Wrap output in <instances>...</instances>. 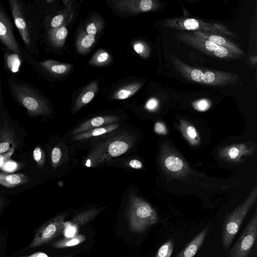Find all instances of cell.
Masks as SVG:
<instances>
[{"instance_id":"1","label":"cell","mask_w":257,"mask_h":257,"mask_svg":"<svg viewBox=\"0 0 257 257\" xmlns=\"http://www.w3.org/2000/svg\"><path fill=\"white\" fill-rule=\"evenodd\" d=\"M135 136L125 132L111 136L97 143L83 160L87 167H96L122 155L133 146Z\"/></svg>"},{"instance_id":"2","label":"cell","mask_w":257,"mask_h":257,"mask_svg":"<svg viewBox=\"0 0 257 257\" xmlns=\"http://www.w3.org/2000/svg\"><path fill=\"white\" fill-rule=\"evenodd\" d=\"M160 163L165 174L185 181L208 187L204 184V175L191 168L183 157L167 143H163L160 152Z\"/></svg>"},{"instance_id":"3","label":"cell","mask_w":257,"mask_h":257,"mask_svg":"<svg viewBox=\"0 0 257 257\" xmlns=\"http://www.w3.org/2000/svg\"><path fill=\"white\" fill-rule=\"evenodd\" d=\"M8 86L13 98L26 108L30 115L48 116L51 114V110L46 99L31 85L10 77Z\"/></svg>"},{"instance_id":"4","label":"cell","mask_w":257,"mask_h":257,"mask_svg":"<svg viewBox=\"0 0 257 257\" xmlns=\"http://www.w3.org/2000/svg\"><path fill=\"white\" fill-rule=\"evenodd\" d=\"M172 62L175 68L188 80L203 85L223 86L236 81L238 76L232 73L216 70H202L188 66L176 57Z\"/></svg>"},{"instance_id":"5","label":"cell","mask_w":257,"mask_h":257,"mask_svg":"<svg viewBox=\"0 0 257 257\" xmlns=\"http://www.w3.org/2000/svg\"><path fill=\"white\" fill-rule=\"evenodd\" d=\"M128 203L127 217L130 228L133 232L142 233L158 222V214L148 202L132 194Z\"/></svg>"},{"instance_id":"6","label":"cell","mask_w":257,"mask_h":257,"mask_svg":"<svg viewBox=\"0 0 257 257\" xmlns=\"http://www.w3.org/2000/svg\"><path fill=\"white\" fill-rule=\"evenodd\" d=\"M256 197L257 187L255 186L243 202L224 218L221 230V240L225 249L230 247L247 212L254 204Z\"/></svg>"},{"instance_id":"7","label":"cell","mask_w":257,"mask_h":257,"mask_svg":"<svg viewBox=\"0 0 257 257\" xmlns=\"http://www.w3.org/2000/svg\"><path fill=\"white\" fill-rule=\"evenodd\" d=\"M168 27L181 30L232 35L225 27L218 24H211L193 18H177L166 21Z\"/></svg>"},{"instance_id":"8","label":"cell","mask_w":257,"mask_h":257,"mask_svg":"<svg viewBox=\"0 0 257 257\" xmlns=\"http://www.w3.org/2000/svg\"><path fill=\"white\" fill-rule=\"evenodd\" d=\"M257 238V213L255 211L241 234L229 252L228 257H247Z\"/></svg>"},{"instance_id":"9","label":"cell","mask_w":257,"mask_h":257,"mask_svg":"<svg viewBox=\"0 0 257 257\" xmlns=\"http://www.w3.org/2000/svg\"><path fill=\"white\" fill-rule=\"evenodd\" d=\"M176 37L181 41L206 53L218 58H233L237 55L226 48L218 46L206 39L200 38L191 33L182 32Z\"/></svg>"},{"instance_id":"10","label":"cell","mask_w":257,"mask_h":257,"mask_svg":"<svg viewBox=\"0 0 257 257\" xmlns=\"http://www.w3.org/2000/svg\"><path fill=\"white\" fill-rule=\"evenodd\" d=\"M64 223L63 215L58 216L47 222L38 231L30 247L40 246L57 236L62 232Z\"/></svg>"},{"instance_id":"11","label":"cell","mask_w":257,"mask_h":257,"mask_svg":"<svg viewBox=\"0 0 257 257\" xmlns=\"http://www.w3.org/2000/svg\"><path fill=\"white\" fill-rule=\"evenodd\" d=\"M0 43L15 54L20 56V47L15 38L11 21L0 4Z\"/></svg>"},{"instance_id":"12","label":"cell","mask_w":257,"mask_h":257,"mask_svg":"<svg viewBox=\"0 0 257 257\" xmlns=\"http://www.w3.org/2000/svg\"><path fill=\"white\" fill-rule=\"evenodd\" d=\"M255 150V146L252 143L234 144L221 149L218 156L226 161L239 163L243 157L253 155Z\"/></svg>"},{"instance_id":"13","label":"cell","mask_w":257,"mask_h":257,"mask_svg":"<svg viewBox=\"0 0 257 257\" xmlns=\"http://www.w3.org/2000/svg\"><path fill=\"white\" fill-rule=\"evenodd\" d=\"M112 5L116 9L128 14H137L157 9V2L152 0H115Z\"/></svg>"},{"instance_id":"14","label":"cell","mask_w":257,"mask_h":257,"mask_svg":"<svg viewBox=\"0 0 257 257\" xmlns=\"http://www.w3.org/2000/svg\"><path fill=\"white\" fill-rule=\"evenodd\" d=\"M9 5L14 23L20 36L25 45L27 47H30L31 39L30 31L26 21L22 5L18 0H10Z\"/></svg>"},{"instance_id":"15","label":"cell","mask_w":257,"mask_h":257,"mask_svg":"<svg viewBox=\"0 0 257 257\" xmlns=\"http://www.w3.org/2000/svg\"><path fill=\"white\" fill-rule=\"evenodd\" d=\"M119 120L118 116L114 115L94 117L82 123L71 132L70 135L74 136L95 128L115 123Z\"/></svg>"},{"instance_id":"16","label":"cell","mask_w":257,"mask_h":257,"mask_svg":"<svg viewBox=\"0 0 257 257\" xmlns=\"http://www.w3.org/2000/svg\"><path fill=\"white\" fill-rule=\"evenodd\" d=\"M191 33L200 38L210 41L218 46L224 47L237 55L244 54L240 49L222 36L197 31H193Z\"/></svg>"},{"instance_id":"17","label":"cell","mask_w":257,"mask_h":257,"mask_svg":"<svg viewBox=\"0 0 257 257\" xmlns=\"http://www.w3.org/2000/svg\"><path fill=\"white\" fill-rule=\"evenodd\" d=\"M98 83L94 81L87 85L81 91L76 100L73 109L75 113L82 107L89 103L98 91Z\"/></svg>"},{"instance_id":"18","label":"cell","mask_w":257,"mask_h":257,"mask_svg":"<svg viewBox=\"0 0 257 257\" xmlns=\"http://www.w3.org/2000/svg\"><path fill=\"white\" fill-rule=\"evenodd\" d=\"M178 128L184 138L192 146L196 147L200 142L199 134L190 122L184 119L179 120Z\"/></svg>"},{"instance_id":"19","label":"cell","mask_w":257,"mask_h":257,"mask_svg":"<svg viewBox=\"0 0 257 257\" xmlns=\"http://www.w3.org/2000/svg\"><path fill=\"white\" fill-rule=\"evenodd\" d=\"M17 146V139L14 131L8 126L0 129V154L7 152Z\"/></svg>"},{"instance_id":"20","label":"cell","mask_w":257,"mask_h":257,"mask_svg":"<svg viewBox=\"0 0 257 257\" xmlns=\"http://www.w3.org/2000/svg\"><path fill=\"white\" fill-rule=\"evenodd\" d=\"M208 231L205 228L195 236L176 257H193L204 242Z\"/></svg>"},{"instance_id":"21","label":"cell","mask_w":257,"mask_h":257,"mask_svg":"<svg viewBox=\"0 0 257 257\" xmlns=\"http://www.w3.org/2000/svg\"><path fill=\"white\" fill-rule=\"evenodd\" d=\"M119 125V123H115L95 128L86 132L75 135L72 136V140L74 141H77L103 135L115 130Z\"/></svg>"},{"instance_id":"22","label":"cell","mask_w":257,"mask_h":257,"mask_svg":"<svg viewBox=\"0 0 257 257\" xmlns=\"http://www.w3.org/2000/svg\"><path fill=\"white\" fill-rule=\"evenodd\" d=\"M29 181V178L23 174L0 172V184L7 188H14Z\"/></svg>"},{"instance_id":"23","label":"cell","mask_w":257,"mask_h":257,"mask_svg":"<svg viewBox=\"0 0 257 257\" xmlns=\"http://www.w3.org/2000/svg\"><path fill=\"white\" fill-rule=\"evenodd\" d=\"M40 65L48 72L54 75H64L71 69V64L61 63L54 60L48 59L40 62Z\"/></svg>"},{"instance_id":"24","label":"cell","mask_w":257,"mask_h":257,"mask_svg":"<svg viewBox=\"0 0 257 257\" xmlns=\"http://www.w3.org/2000/svg\"><path fill=\"white\" fill-rule=\"evenodd\" d=\"M66 22L59 27L50 29L48 32V36L50 43L56 48H61L65 44L68 30L66 27Z\"/></svg>"},{"instance_id":"25","label":"cell","mask_w":257,"mask_h":257,"mask_svg":"<svg viewBox=\"0 0 257 257\" xmlns=\"http://www.w3.org/2000/svg\"><path fill=\"white\" fill-rule=\"evenodd\" d=\"M95 42V37L81 31L76 41L77 51L80 54H86L91 49Z\"/></svg>"},{"instance_id":"26","label":"cell","mask_w":257,"mask_h":257,"mask_svg":"<svg viewBox=\"0 0 257 257\" xmlns=\"http://www.w3.org/2000/svg\"><path fill=\"white\" fill-rule=\"evenodd\" d=\"M102 210V208H92L87 210L78 214L69 221L71 225L78 229L80 227L94 218Z\"/></svg>"},{"instance_id":"27","label":"cell","mask_w":257,"mask_h":257,"mask_svg":"<svg viewBox=\"0 0 257 257\" xmlns=\"http://www.w3.org/2000/svg\"><path fill=\"white\" fill-rule=\"evenodd\" d=\"M142 85L140 83H134L121 87L114 92L112 98L116 100L127 99L135 94Z\"/></svg>"},{"instance_id":"28","label":"cell","mask_w":257,"mask_h":257,"mask_svg":"<svg viewBox=\"0 0 257 257\" xmlns=\"http://www.w3.org/2000/svg\"><path fill=\"white\" fill-rule=\"evenodd\" d=\"M111 61V56L102 49L97 50L89 60L88 64L95 66H103L108 65Z\"/></svg>"},{"instance_id":"29","label":"cell","mask_w":257,"mask_h":257,"mask_svg":"<svg viewBox=\"0 0 257 257\" xmlns=\"http://www.w3.org/2000/svg\"><path fill=\"white\" fill-rule=\"evenodd\" d=\"M85 240V237L82 234H76L70 237H65L58 240L52 244L55 248H65L77 245Z\"/></svg>"},{"instance_id":"30","label":"cell","mask_w":257,"mask_h":257,"mask_svg":"<svg viewBox=\"0 0 257 257\" xmlns=\"http://www.w3.org/2000/svg\"><path fill=\"white\" fill-rule=\"evenodd\" d=\"M174 240H167L159 248L155 257H171L174 250Z\"/></svg>"},{"instance_id":"31","label":"cell","mask_w":257,"mask_h":257,"mask_svg":"<svg viewBox=\"0 0 257 257\" xmlns=\"http://www.w3.org/2000/svg\"><path fill=\"white\" fill-rule=\"evenodd\" d=\"M132 45L135 52L143 58H147L150 55V49L149 46L142 41H136Z\"/></svg>"},{"instance_id":"32","label":"cell","mask_w":257,"mask_h":257,"mask_svg":"<svg viewBox=\"0 0 257 257\" xmlns=\"http://www.w3.org/2000/svg\"><path fill=\"white\" fill-rule=\"evenodd\" d=\"M103 27L102 21L99 19H94L87 24L85 30L88 34L95 36L100 32Z\"/></svg>"},{"instance_id":"33","label":"cell","mask_w":257,"mask_h":257,"mask_svg":"<svg viewBox=\"0 0 257 257\" xmlns=\"http://www.w3.org/2000/svg\"><path fill=\"white\" fill-rule=\"evenodd\" d=\"M62 158L61 149L58 146L54 147L51 151V164L54 168H56L60 165Z\"/></svg>"},{"instance_id":"34","label":"cell","mask_w":257,"mask_h":257,"mask_svg":"<svg viewBox=\"0 0 257 257\" xmlns=\"http://www.w3.org/2000/svg\"><path fill=\"white\" fill-rule=\"evenodd\" d=\"M33 156L39 168H42L45 162V155L43 149L40 147H36L33 151Z\"/></svg>"},{"instance_id":"35","label":"cell","mask_w":257,"mask_h":257,"mask_svg":"<svg viewBox=\"0 0 257 257\" xmlns=\"http://www.w3.org/2000/svg\"><path fill=\"white\" fill-rule=\"evenodd\" d=\"M193 107L199 111H205L211 106V103L209 100L201 99L195 101L192 103Z\"/></svg>"},{"instance_id":"36","label":"cell","mask_w":257,"mask_h":257,"mask_svg":"<svg viewBox=\"0 0 257 257\" xmlns=\"http://www.w3.org/2000/svg\"><path fill=\"white\" fill-rule=\"evenodd\" d=\"M78 229L71 224L69 221L64 222L62 232L65 237L74 236L77 234Z\"/></svg>"},{"instance_id":"37","label":"cell","mask_w":257,"mask_h":257,"mask_svg":"<svg viewBox=\"0 0 257 257\" xmlns=\"http://www.w3.org/2000/svg\"><path fill=\"white\" fill-rule=\"evenodd\" d=\"M64 21V15L59 14L54 17L51 21L50 26L51 29H55L60 27Z\"/></svg>"},{"instance_id":"38","label":"cell","mask_w":257,"mask_h":257,"mask_svg":"<svg viewBox=\"0 0 257 257\" xmlns=\"http://www.w3.org/2000/svg\"><path fill=\"white\" fill-rule=\"evenodd\" d=\"M15 148H14L10 151L0 154V168L4 166V164L8 161L13 155Z\"/></svg>"},{"instance_id":"39","label":"cell","mask_w":257,"mask_h":257,"mask_svg":"<svg viewBox=\"0 0 257 257\" xmlns=\"http://www.w3.org/2000/svg\"><path fill=\"white\" fill-rule=\"evenodd\" d=\"M155 131L158 134L165 135L167 133V130L165 125L161 122H157L155 124Z\"/></svg>"},{"instance_id":"40","label":"cell","mask_w":257,"mask_h":257,"mask_svg":"<svg viewBox=\"0 0 257 257\" xmlns=\"http://www.w3.org/2000/svg\"><path fill=\"white\" fill-rule=\"evenodd\" d=\"M158 101L155 98L149 99L145 105V107L149 110H154L157 107Z\"/></svg>"},{"instance_id":"41","label":"cell","mask_w":257,"mask_h":257,"mask_svg":"<svg viewBox=\"0 0 257 257\" xmlns=\"http://www.w3.org/2000/svg\"><path fill=\"white\" fill-rule=\"evenodd\" d=\"M129 166L134 169H140L143 167V164L141 161L137 159H132L128 163Z\"/></svg>"},{"instance_id":"42","label":"cell","mask_w":257,"mask_h":257,"mask_svg":"<svg viewBox=\"0 0 257 257\" xmlns=\"http://www.w3.org/2000/svg\"><path fill=\"white\" fill-rule=\"evenodd\" d=\"M20 257H50L48 254L43 252H36L28 256H20Z\"/></svg>"},{"instance_id":"43","label":"cell","mask_w":257,"mask_h":257,"mask_svg":"<svg viewBox=\"0 0 257 257\" xmlns=\"http://www.w3.org/2000/svg\"><path fill=\"white\" fill-rule=\"evenodd\" d=\"M4 204V201L2 198H0V210Z\"/></svg>"},{"instance_id":"44","label":"cell","mask_w":257,"mask_h":257,"mask_svg":"<svg viewBox=\"0 0 257 257\" xmlns=\"http://www.w3.org/2000/svg\"><path fill=\"white\" fill-rule=\"evenodd\" d=\"M53 2L52 1H47V2Z\"/></svg>"}]
</instances>
